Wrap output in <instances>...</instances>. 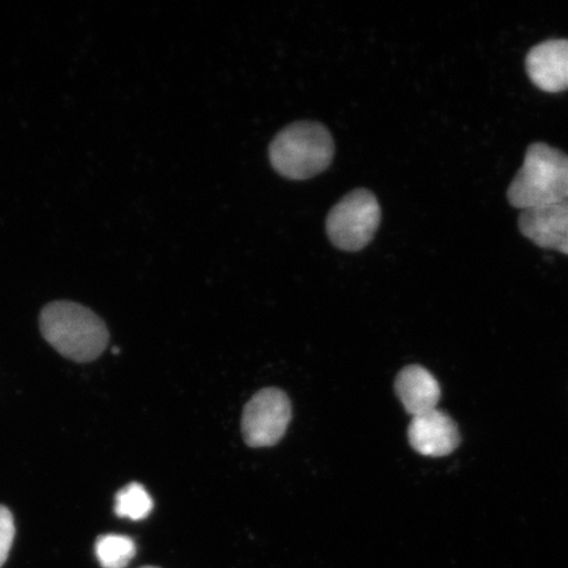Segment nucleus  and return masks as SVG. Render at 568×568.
I'll return each instance as SVG.
<instances>
[{
    "label": "nucleus",
    "instance_id": "nucleus-1",
    "mask_svg": "<svg viewBox=\"0 0 568 568\" xmlns=\"http://www.w3.org/2000/svg\"><path fill=\"white\" fill-rule=\"evenodd\" d=\"M507 196L510 205L523 212L567 202L568 155L544 142L531 144Z\"/></svg>",
    "mask_w": 568,
    "mask_h": 568
},
{
    "label": "nucleus",
    "instance_id": "nucleus-2",
    "mask_svg": "<svg viewBox=\"0 0 568 568\" xmlns=\"http://www.w3.org/2000/svg\"><path fill=\"white\" fill-rule=\"evenodd\" d=\"M42 336L57 352L71 361L91 362L109 345L110 333L103 320L73 302H54L41 311Z\"/></svg>",
    "mask_w": 568,
    "mask_h": 568
},
{
    "label": "nucleus",
    "instance_id": "nucleus-3",
    "mask_svg": "<svg viewBox=\"0 0 568 568\" xmlns=\"http://www.w3.org/2000/svg\"><path fill=\"white\" fill-rule=\"evenodd\" d=\"M268 154L281 175L295 181L310 180L329 168L335 158V141L324 125L301 122L276 134Z\"/></svg>",
    "mask_w": 568,
    "mask_h": 568
},
{
    "label": "nucleus",
    "instance_id": "nucleus-4",
    "mask_svg": "<svg viewBox=\"0 0 568 568\" xmlns=\"http://www.w3.org/2000/svg\"><path fill=\"white\" fill-rule=\"evenodd\" d=\"M381 216L378 199L371 191L355 190L332 209L326 219V232L341 251L358 252L372 243Z\"/></svg>",
    "mask_w": 568,
    "mask_h": 568
},
{
    "label": "nucleus",
    "instance_id": "nucleus-5",
    "mask_svg": "<svg viewBox=\"0 0 568 568\" xmlns=\"http://www.w3.org/2000/svg\"><path fill=\"white\" fill-rule=\"evenodd\" d=\"M291 422V403L278 388H266L246 404L243 415V435L252 447L278 444Z\"/></svg>",
    "mask_w": 568,
    "mask_h": 568
},
{
    "label": "nucleus",
    "instance_id": "nucleus-6",
    "mask_svg": "<svg viewBox=\"0 0 568 568\" xmlns=\"http://www.w3.org/2000/svg\"><path fill=\"white\" fill-rule=\"evenodd\" d=\"M408 438L410 446L426 457L449 456L460 442L457 424L437 409L412 417Z\"/></svg>",
    "mask_w": 568,
    "mask_h": 568
},
{
    "label": "nucleus",
    "instance_id": "nucleus-7",
    "mask_svg": "<svg viewBox=\"0 0 568 568\" xmlns=\"http://www.w3.org/2000/svg\"><path fill=\"white\" fill-rule=\"evenodd\" d=\"M530 81L539 90L557 94L568 90V40H548L531 48L527 61Z\"/></svg>",
    "mask_w": 568,
    "mask_h": 568
},
{
    "label": "nucleus",
    "instance_id": "nucleus-8",
    "mask_svg": "<svg viewBox=\"0 0 568 568\" xmlns=\"http://www.w3.org/2000/svg\"><path fill=\"white\" fill-rule=\"evenodd\" d=\"M518 229L532 244L568 255V201L523 212Z\"/></svg>",
    "mask_w": 568,
    "mask_h": 568
},
{
    "label": "nucleus",
    "instance_id": "nucleus-9",
    "mask_svg": "<svg viewBox=\"0 0 568 568\" xmlns=\"http://www.w3.org/2000/svg\"><path fill=\"white\" fill-rule=\"evenodd\" d=\"M395 390L412 417L435 410L442 397V387L435 376L418 365L403 368L397 375Z\"/></svg>",
    "mask_w": 568,
    "mask_h": 568
},
{
    "label": "nucleus",
    "instance_id": "nucleus-10",
    "mask_svg": "<svg viewBox=\"0 0 568 568\" xmlns=\"http://www.w3.org/2000/svg\"><path fill=\"white\" fill-rule=\"evenodd\" d=\"M95 551L103 568H125L136 556V544L126 536L105 535L98 538Z\"/></svg>",
    "mask_w": 568,
    "mask_h": 568
},
{
    "label": "nucleus",
    "instance_id": "nucleus-11",
    "mask_svg": "<svg viewBox=\"0 0 568 568\" xmlns=\"http://www.w3.org/2000/svg\"><path fill=\"white\" fill-rule=\"evenodd\" d=\"M152 509V497L140 483H131L116 495L115 513L119 517L140 521L151 515Z\"/></svg>",
    "mask_w": 568,
    "mask_h": 568
},
{
    "label": "nucleus",
    "instance_id": "nucleus-12",
    "mask_svg": "<svg viewBox=\"0 0 568 568\" xmlns=\"http://www.w3.org/2000/svg\"><path fill=\"white\" fill-rule=\"evenodd\" d=\"M16 538V523L9 508L0 506V568L6 564Z\"/></svg>",
    "mask_w": 568,
    "mask_h": 568
},
{
    "label": "nucleus",
    "instance_id": "nucleus-13",
    "mask_svg": "<svg viewBox=\"0 0 568 568\" xmlns=\"http://www.w3.org/2000/svg\"><path fill=\"white\" fill-rule=\"evenodd\" d=\"M141 568H159V567L146 566V567H141Z\"/></svg>",
    "mask_w": 568,
    "mask_h": 568
}]
</instances>
